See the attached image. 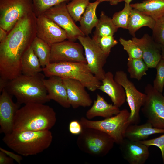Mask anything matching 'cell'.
I'll use <instances>...</instances> for the list:
<instances>
[{"label": "cell", "instance_id": "obj_1", "mask_svg": "<svg viewBox=\"0 0 164 164\" xmlns=\"http://www.w3.org/2000/svg\"><path fill=\"white\" fill-rule=\"evenodd\" d=\"M34 12L21 19L0 43V77L11 80L22 74L21 60L36 36Z\"/></svg>", "mask_w": 164, "mask_h": 164}, {"label": "cell", "instance_id": "obj_2", "mask_svg": "<svg viewBox=\"0 0 164 164\" xmlns=\"http://www.w3.org/2000/svg\"><path fill=\"white\" fill-rule=\"evenodd\" d=\"M56 121V113L49 106L42 103H28L17 111L13 131L50 130Z\"/></svg>", "mask_w": 164, "mask_h": 164}, {"label": "cell", "instance_id": "obj_3", "mask_svg": "<svg viewBox=\"0 0 164 164\" xmlns=\"http://www.w3.org/2000/svg\"><path fill=\"white\" fill-rule=\"evenodd\" d=\"M2 141L10 149L22 156L36 155L50 145L53 139L50 130L13 131L5 135Z\"/></svg>", "mask_w": 164, "mask_h": 164}, {"label": "cell", "instance_id": "obj_4", "mask_svg": "<svg viewBox=\"0 0 164 164\" xmlns=\"http://www.w3.org/2000/svg\"><path fill=\"white\" fill-rule=\"evenodd\" d=\"M45 76L41 73L33 76L22 74L10 80L5 88L16 98L19 105L30 103L45 104L50 101L43 83Z\"/></svg>", "mask_w": 164, "mask_h": 164}, {"label": "cell", "instance_id": "obj_5", "mask_svg": "<svg viewBox=\"0 0 164 164\" xmlns=\"http://www.w3.org/2000/svg\"><path fill=\"white\" fill-rule=\"evenodd\" d=\"M45 76H56L80 82L89 90L98 89L101 82L91 73L86 63L60 62L51 63L43 68Z\"/></svg>", "mask_w": 164, "mask_h": 164}, {"label": "cell", "instance_id": "obj_6", "mask_svg": "<svg viewBox=\"0 0 164 164\" xmlns=\"http://www.w3.org/2000/svg\"><path fill=\"white\" fill-rule=\"evenodd\" d=\"M114 143L113 138L107 133L89 128H83L76 142L81 151L97 157L106 156L113 148Z\"/></svg>", "mask_w": 164, "mask_h": 164}, {"label": "cell", "instance_id": "obj_7", "mask_svg": "<svg viewBox=\"0 0 164 164\" xmlns=\"http://www.w3.org/2000/svg\"><path fill=\"white\" fill-rule=\"evenodd\" d=\"M130 112L126 109L120 111L117 114L104 120L92 121L82 117L80 122L83 128H94L100 130L108 135L115 143L120 144L125 138V134L130 124Z\"/></svg>", "mask_w": 164, "mask_h": 164}, {"label": "cell", "instance_id": "obj_8", "mask_svg": "<svg viewBox=\"0 0 164 164\" xmlns=\"http://www.w3.org/2000/svg\"><path fill=\"white\" fill-rule=\"evenodd\" d=\"M32 12V0H0V27L8 33L21 19Z\"/></svg>", "mask_w": 164, "mask_h": 164}, {"label": "cell", "instance_id": "obj_9", "mask_svg": "<svg viewBox=\"0 0 164 164\" xmlns=\"http://www.w3.org/2000/svg\"><path fill=\"white\" fill-rule=\"evenodd\" d=\"M145 102L141 110L147 122L154 128L164 129V95L150 84L145 88Z\"/></svg>", "mask_w": 164, "mask_h": 164}, {"label": "cell", "instance_id": "obj_10", "mask_svg": "<svg viewBox=\"0 0 164 164\" xmlns=\"http://www.w3.org/2000/svg\"><path fill=\"white\" fill-rule=\"evenodd\" d=\"M114 79L125 90L126 101L130 110V124H138L140 121L139 113L145 99V94L137 90L134 84L128 79L126 73L122 70L116 71Z\"/></svg>", "mask_w": 164, "mask_h": 164}, {"label": "cell", "instance_id": "obj_11", "mask_svg": "<svg viewBox=\"0 0 164 164\" xmlns=\"http://www.w3.org/2000/svg\"><path fill=\"white\" fill-rule=\"evenodd\" d=\"M77 39L83 46L87 63L91 73L101 81L106 72L103 67L108 56L100 48L96 42L88 36H80Z\"/></svg>", "mask_w": 164, "mask_h": 164}, {"label": "cell", "instance_id": "obj_12", "mask_svg": "<svg viewBox=\"0 0 164 164\" xmlns=\"http://www.w3.org/2000/svg\"><path fill=\"white\" fill-rule=\"evenodd\" d=\"M66 2L53 6L43 14L50 19L66 32L68 40L75 41L79 36H85L76 24L67 8Z\"/></svg>", "mask_w": 164, "mask_h": 164}, {"label": "cell", "instance_id": "obj_13", "mask_svg": "<svg viewBox=\"0 0 164 164\" xmlns=\"http://www.w3.org/2000/svg\"><path fill=\"white\" fill-rule=\"evenodd\" d=\"M50 63L60 62H80L87 63L81 44L65 40L51 46Z\"/></svg>", "mask_w": 164, "mask_h": 164}, {"label": "cell", "instance_id": "obj_14", "mask_svg": "<svg viewBox=\"0 0 164 164\" xmlns=\"http://www.w3.org/2000/svg\"><path fill=\"white\" fill-rule=\"evenodd\" d=\"M36 36L51 46L68 39L65 31L50 19L43 15L36 17Z\"/></svg>", "mask_w": 164, "mask_h": 164}, {"label": "cell", "instance_id": "obj_15", "mask_svg": "<svg viewBox=\"0 0 164 164\" xmlns=\"http://www.w3.org/2000/svg\"><path fill=\"white\" fill-rule=\"evenodd\" d=\"M19 105L13 101L11 95L5 88L0 96V132L5 135L13 130L15 117Z\"/></svg>", "mask_w": 164, "mask_h": 164}, {"label": "cell", "instance_id": "obj_16", "mask_svg": "<svg viewBox=\"0 0 164 164\" xmlns=\"http://www.w3.org/2000/svg\"><path fill=\"white\" fill-rule=\"evenodd\" d=\"M62 78L71 106L76 109L80 107H88L91 105L93 101L83 84L76 80Z\"/></svg>", "mask_w": 164, "mask_h": 164}, {"label": "cell", "instance_id": "obj_17", "mask_svg": "<svg viewBox=\"0 0 164 164\" xmlns=\"http://www.w3.org/2000/svg\"><path fill=\"white\" fill-rule=\"evenodd\" d=\"M119 145L124 159L130 164H144L149 157V147L140 142L125 138Z\"/></svg>", "mask_w": 164, "mask_h": 164}, {"label": "cell", "instance_id": "obj_18", "mask_svg": "<svg viewBox=\"0 0 164 164\" xmlns=\"http://www.w3.org/2000/svg\"><path fill=\"white\" fill-rule=\"evenodd\" d=\"M142 52V59L149 68H155L162 58L161 46L156 43L152 36L145 34L141 38L132 39Z\"/></svg>", "mask_w": 164, "mask_h": 164}, {"label": "cell", "instance_id": "obj_19", "mask_svg": "<svg viewBox=\"0 0 164 164\" xmlns=\"http://www.w3.org/2000/svg\"><path fill=\"white\" fill-rule=\"evenodd\" d=\"M43 84L47 92V98L53 100L62 107L69 108L71 107L69 102L67 91L63 78L53 76L44 79Z\"/></svg>", "mask_w": 164, "mask_h": 164}, {"label": "cell", "instance_id": "obj_20", "mask_svg": "<svg viewBox=\"0 0 164 164\" xmlns=\"http://www.w3.org/2000/svg\"><path fill=\"white\" fill-rule=\"evenodd\" d=\"M98 89L107 94L115 106L120 108L126 101L125 90L122 86L114 80V76L110 71L106 73L101 80Z\"/></svg>", "mask_w": 164, "mask_h": 164}, {"label": "cell", "instance_id": "obj_21", "mask_svg": "<svg viewBox=\"0 0 164 164\" xmlns=\"http://www.w3.org/2000/svg\"><path fill=\"white\" fill-rule=\"evenodd\" d=\"M119 108L108 103L104 98L98 94L91 107L87 111L86 118L90 120L97 117L108 118L118 114Z\"/></svg>", "mask_w": 164, "mask_h": 164}, {"label": "cell", "instance_id": "obj_22", "mask_svg": "<svg viewBox=\"0 0 164 164\" xmlns=\"http://www.w3.org/2000/svg\"><path fill=\"white\" fill-rule=\"evenodd\" d=\"M162 133H164V129L154 128L147 122L140 125L130 124L125 132V138L139 142L145 140L152 135Z\"/></svg>", "mask_w": 164, "mask_h": 164}, {"label": "cell", "instance_id": "obj_23", "mask_svg": "<svg viewBox=\"0 0 164 164\" xmlns=\"http://www.w3.org/2000/svg\"><path fill=\"white\" fill-rule=\"evenodd\" d=\"M130 5L155 21L164 15V0H145Z\"/></svg>", "mask_w": 164, "mask_h": 164}, {"label": "cell", "instance_id": "obj_24", "mask_svg": "<svg viewBox=\"0 0 164 164\" xmlns=\"http://www.w3.org/2000/svg\"><path fill=\"white\" fill-rule=\"evenodd\" d=\"M100 2L97 0L90 3L80 21V29L85 36H88L93 29L97 25L99 19L96 15V10Z\"/></svg>", "mask_w": 164, "mask_h": 164}, {"label": "cell", "instance_id": "obj_25", "mask_svg": "<svg viewBox=\"0 0 164 164\" xmlns=\"http://www.w3.org/2000/svg\"><path fill=\"white\" fill-rule=\"evenodd\" d=\"M155 23V21L151 17L132 8L130 15L127 29L133 37H135V32L139 29L142 27L147 26L152 29Z\"/></svg>", "mask_w": 164, "mask_h": 164}, {"label": "cell", "instance_id": "obj_26", "mask_svg": "<svg viewBox=\"0 0 164 164\" xmlns=\"http://www.w3.org/2000/svg\"><path fill=\"white\" fill-rule=\"evenodd\" d=\"M22 74L33 76L43 71V68L31 46L26 51L21 60Z\"/></svg>", "mask_w": 164, "mask_h": 164}, {"label": "cell", "instance_id": "obj_27", "mask_svg": "<svg viewBox=\"0 0 164 164\" xmlns=\"http://www.w3.org/2000/svg\"><path fill=\"white\" fill-rule=\"evenodd\" d=\"M31 46L43 68L50 63L51 46L37 36Z\"/></svg>", "mask_w": 164, "mask_h": 164}, {"label": "cell", "instance_id": "obj_28", "mask_svg": "<svg viewBox=\"0 0 164 164\" xmlns=\"http://www.w3.org/2000/svg\"><path fill=\"white\" fill-rule=\"evenodd\" d=\"M95 28L94 37L113 36L118 29L114 23L112 19L107 16L103 11L101 12Z\"/></svg>", "mask_w": 164, "mask_h": 164}, {"label": "cell", "instance_id": "obj_29", "mask_svg": "<svg viewBox=\"0 0 164 164\" xmlns=\"http://www.w3.org/2000/svg\"><path fill=\"white\" fill-rule=\"evenodd\" d=\"M128 71L130 77L138 80L146 75L149 67L142 58H128L127 63Z\"/></svg>", "mask_w": 164, "mask_h": 164}, {"label": "cell", "instance_id": "obj_30", "mask_svg": "<svg viewBox=\"0 0 164 164\" xmlns=\"http://www.w3.org/2000/svg\"><path fill=\"white\" fill-rule=\"evenodd\" d=\"M90 0H71L67 4V8L70 15L75 22L79 21Z\"/></svg>", "mask_w": 164, "mask_h": 164}, {"label": "cell", "instance_id": "obj_31", "mask_svg": "<svg viewBox=\"0 0 164 164\" xmlns=\"http://www.w3.org/2000/svg\"><path fill=\"white\" fill-rule=\"evenodd\" d=\"M130 4L125 3L123 9L113 15L112 20L118 28L128 29L130 15L132 9Z\"/></svg>", "mask_w": 164, "mask_h": 164}, {"label": "cell", "instance_id": "obj_32", "mask_svg": "<svg viewBox=\"0 0 164 164\" xmlns=\"http://www.w3.org/2000/svg\"><path fill=\"white\" fill-rule=\"evenodd\" d=\"M70 0H32L33 12L36 17L43 15L50 8Z\"/></svg>", "mask_w": 164, "mask_h": 164}, {"label": "cell", "instance_id": "obj_33", "mask_svg": "<svg viewBox=\"0 0 164 164\" xmlns=\"http://www.w3.org/2000/svg\"><path fill=\"white\" fill-rule=\"evenodd\" d=\"M120 44L127 52L128 58L142 59L143 54L139 46L132 40H125L122 38L119 39Z\"/></svg>", "mask_w": 164, "mask_h": 164}, {"label": "cell", "instance_id": "obj_34", "mask_svg": "<svg viewBox=\"0 0 164 164\" xmlns=\"http://www.w3.org/2000/svg\"><path fill=\"white\" fill-rule=\"evenodd\" d=\"M92 38L96 42L100 48L108 56H109L112 48L117 45L118 41L113 36L94 37Z\"/></svg>", "mask_w": 164, "mask_h": 164}, {"label": "cell", "instance_id": "obj_35", "mask_svg": "<svg viewBox=\"0 0 164 164\" xmlns=\"http://www.w3.org/2000/svg\"><path fill=\"white\" fill-rule=\"evenodd\" d=\"M155 68L157 73L153 86L157 91L162 93L164 87V59L160 60Z\"/></svg>", "mask_w": 164, "mask_h": 164}, {"label": "cell", "instance_id": "obj_36", "mask_svg": "<svg viewBox=\"0 0 164 164\" xmlns=\"http://www.w3.org/2000/svg\"><path fill=\"white\" fill-rule=\"evenodd\" d=\"M152 30V37L161 46L164 45V15L155 21Z\"/></svg>", "mask_w": 164, "mask_h": 164}, {"label": "cell", "instance_id": "obj_37", "mask_svg": "<svg viewBox=\"0 0 164 164\" xmlns=\"http://www.w3.org/2000/svg\"><path fill=\"white\" fill-rule=\"evenodd\" d=\"M139 142L149 147L155 146L158 147L161 151L162 162L164 164V133L158 137Z\"/></svg>", "mask_w": 164, "mask_h": 164}, {"label": "cell", "instance_id": "obj_38", "mask_svg": "<svg viewBox=\"0 0 164 164\" xmlns=\"http://www.w3.org/2000/svg\"><path fill=\"white\" fill-rule=\"evenodd\" d=\"M83 128L80 121L77 120L72 121L69 125V130L71 134L74 135H79L82 132Z\"/></svg>", "mask_w": 164, "mask_h": 164}, {"label": "cell", "instance_id": "obj_39", "mask_svg": "<svg viewBox=\"0 0 164 164\" xmlns=\"http://www.w3.org/2000/svg\"><path fill=\"white\" fill-rule=\"evenodd\" d=\"M0 151L3 152L8 156L15 161L18 164H21V161L23 159L22 156L18 154H15L12 152L8 151L2 147H0Z\"/></svg>", "mask_w": 164, "mask_h": 164}, {"label": "cell", "instance_id": "obj_40", "mask_svg": "<svg viewBox=\"0 0 164 164\" xmlns=\"http://www.w3.org/2000/svg\"><path fill=\"white\" fill-rule=\"evenodd\" d=\"M14 160L0 151V164H12Z\"/></svg>", "mask_w": 164, "mask_h": 164}, {"label": "cell", "instance_id": "obj_41", "mask_svg": "<svg viewBox=\"0 0 164 164\" xmlns=\"http://www.w3.org/2000/svg\"><path fill=\"white\" fill-rule=\"evenodd\" d=\"M9 80L0 77V92H1L7 87Z\"/></svg>", "mask_w": 164, "mask_h": 164}, {"label": "cell", "instance_id": "obj_42", "mask_svg": "<svg viewBox=\"0 0 164 164\" xmlns=\"http://www.w3.org/2000/svg\"><path fill=\"white\" fill-rule=\"evenodd\" d=\"M8 33L5 30L0 27V43L2 42L6 39Z\"/></svg>", "mask_w": 164, "mask_h": 164}, {"label": "cell", "instance_id": "obj_43", "mask_svg": "<svg viewBox=\"0 0 164 164\" xmlns=\"http://www.w3.org/2000/svg\"><path fill=\"white\" fill-rule=\"evenodd\" d=\"M100 3L104 1H108L109 2L110 4L112 5H117L118 3L125 1V0H97Z\"/></svg>", "mask_w": 164, "mask_h": 164}, {"label": "cell", "instance_id": "obj_44", "mask_svg": "<svg viewBox=\"0 0 164 164\" xmlns=\"http://www.w3.org/2000/svg\"><path fill=\"white\" fill-rule=\"evenodd\" d=\"M162 58L164 59V45L161 46Z\"/></svg>", "mask_w": 164, "mask_h": 164}, {"label": "cell", "instance_id": "obj_45", "mask_svg": "<svg viewBox=\"0 0 164 164\" xmlns=\"http://www.w3.org/2000/svg\"><path fill=\"white\" fill-rule=\"evenodd\" d=\"M132 0H125V3L130 4V2Z\"/></svg>", "mask_w": 164, "mask_h": 164}, {"label": "cell", "instance_id": "obj_46", "mask_svg": "<svg viewBox=\"0 0 164 164\" xmlns=\"http://www.w3.org/2000/svg\"><path fill=\"white\" fill-rule=\"evenodd\" d=\"M163 95H164V94H163Z\"/></svg>", "mask_w": 164, "mask_h": 164}]
</instances>
